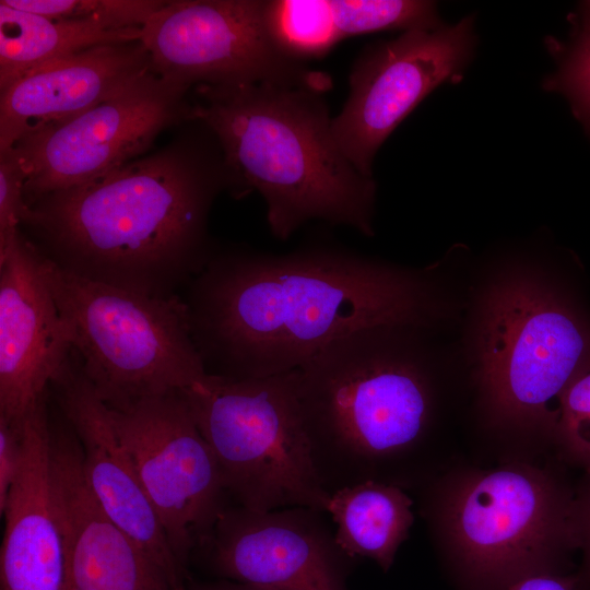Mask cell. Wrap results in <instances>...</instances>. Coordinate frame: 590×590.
<instances>
[{
    "mask_svg": "<svg viewBox=\"0 0 590 590\" xmlns=\"http://www.w3.org/2000/svg\"><path fill=\"white\" fill-rule=\"evenodd\" d=\"M184 300L208 374L259 378L300 368L331 343L375 327H427L426 275L353 250L215 251Z\"/></svg>",
    "mask_w": 590,
    "mask_h": 590,
    "instance_id": "obj_1",
    "label": "cell"
},
{
    "mask_svg": "<svg viewBox=\"0 0 590 590\" xmlns=\"http://www.w3.org/2000/svg\"><path fill=\"white\" fill-rule=\"evenodd\" d=\"M235 179L214 133L189 120L163 148L26 206L39 252L79 276L153 297L175 291L216 251L208 222Z\"/></svg>",
    "mask_w": 590,
    "mask_h": 590,
    "instance_id": "obj_2",
    "label": "cell"
},
{
    "mask_svg": "<svg viewBox=\"0 0 590 590\" xmlns=\"http://www.w3.org/2000/svg\"><path fill=\"white\" fill-rule=\"evenodd\" d=\"M194 92L190 120L216 137L236 197L261 194L275 238L287 240L311 220L374 235L376 182L337 143L323 92L268 82Z\"/></svg>",
    "mask_w": 590,
    "mask_h": 590,
    "instance_id": "obj_3",
    "label": "cell"
},
{
    "mask_svg": "<svg viewBox=\"0 0 590 590\" xmlns=\"http://www.w3.org/2000/svg\"><path fill=\"white\" fill-rule=\"evenodd\" d=\"M409 327L353 332L295 370L312 460L330 494L378 481L379 469L414 449L428 429L432 385L403 339Z\"/></svg>",
    "mask_w": 590,
    "mask_h": 590,
    "instance_id": "obj_4",
    "label": "cell"
},
{
    "mask_svg": "<svg viewBox=\"0 0 590 590\" xmlns=\"http://www.w3.org/2000/svg\"><path fill=\"white\" fill-rule=\"evenodd\" d=\"M40 258L80 369L107 405L182 391L206 377L182 299L88 280Z\"/></svg>",
    "mask_w": 590,
    "mask_h": 590,
    "instance_id": "obj_5",
    "label": "cell"
},
{
    "mask_svg": "<svg viewBox=\"0 0 590 590\" xmlns=\"http://www.w3.org/2000/svg\"><path fill=\"white\" fill-rule=\"evenodd\" d=\"M181 393L238 506L326 512L331 494L312 460L295 370L259 378L208 374Z\"/></svg>",
    "mask_w": 590,
    "mask_h": 590,
    "instance_id": "obj_6",
    "label": "cell"
},
{
    "mask_svg": "<svg viewBox=\"0 0 590 590\" xmlns=\"http://www.w3.org/2000/svg\"><path fill=\"white\" fill-rule=\"evenodd\" d=\"M444 522L470 590H506L564 567L579 543L575 495L547 472L510 464L473 473L449 492Z\"/></svg>",
    "mask_w": 590,
    "mask_h": 590,
    "instance_id": "obj_7",
    "label": "cell"
},
{
    "mask_svg": "<svg viewBox=\"0 0 590 590\" xmlns=\"http://www.w3.org/2000/svg\"><path fill=\"white\" fill-rule=\"evenodd\" d=\"M479 376L492 415L554 430L551 406L590 359V328L562 297L526 276L494 285L476 334Z\"/></svg>",
    "mask_w": 590,
    "mask_h": 590,
    "instance_id": "obj_8",
    "label": "cell"
},
{
    "mask_svg": "<svg viewBox=\"0 0 590 590\" xmlns=\"http://www.w3.org/2000/svg\"><path fill=\"white\" fill-rule=\"evenodd\" d=\"M190 87L152 71L82 114L21 137L9 150L25 176V205L143 156L161 132L190 120Z\"/></svg>",
    "mask_w": 590,
    "mask_h": 590,
    "instance_id": "obj_9",
    "label": "cell"
},
{
    "mask_svg": "<svg viewBox=\"0 0 590 590\" xmlns=\"http://www.w3.org/2000/svg\"><path fill=\"white\" fill-rule=\"evenodd\" d=\"M140 40L157 74L189 86L268 82L326 92L332 83L275 47L263 0L166 1Z\"/></svg>",
    "mask_w": 590,
    "mask_h": 590,
    "instance_id": "obj_10",
    "label": "cell"
},
{
    "mask_svg": "<svg viewBox=\"0 0 590 590\" xmlns=\"http://www.w3.org/2000/svg\"><path fill=\"white\" fill-rule=\"evenodd\" d=\"M109 411L170 546L186 567L225 508L217 460L181 391Z\"/></svg>",
    "mask_w": 590,
    "mask_h": 590,
    "instance_id": "obj_11",
    "label": "cell"
},
{
    "mask_svg": "<svg viewBox=\"0 0 590 590\" xmlns=\"http://www.w3.org/2000/svg\"><path fill=\"white\" fill-rule=\"evenodd\" d=\"M476 45L474 19L402 32L366 47L350 73V94L332 132L342 152L365 176L399 123L436 87L458 83Z\"/></svg>",
    "mask_w": 590,
    "mask_h": 590,
    "instance_id": "obj_12",
    "label": "cell"
},
{
    "mask_svg": "<svg viewBox=\"0 0 590 590\" xmlns=\"http://www.w3.org/2000/svg\"><path fill=\"white\" fill-rule=\"evenodd\" d=\"M321 512L225 507L199 548L220 575L253 588L340 590L337 564L346 554Z\"/></svg>",
    "mask_w": 590,
    "mask_h": 590,
    "instance_id": "obj_13",
    "label": "cell"
},
{
    "mask_svg": "<svg viewBox=\"0 0 590 590\" xmlns=\"http://www.w3.org/2000/svg\"><path fill=\"white\" fill-rule=\"evenodd\" d=\"M72 350L40 252L20 229L0 259V417L20 422L46 396Z\"/></svg>",
    "mask_w": 590,
    "mask_h": 590,
    "instance_id": "obj_14",
    "label": "cell"
},
{
    "mask_svg": "<svg viewBox=\"0 0 590 590\" xmlns=\"http://www.w3.org/2000/svg\"><path fill=\"white\" fill-rule=\"evenodd\" d=\"M60 410L82 451L86 482L108 517L157 565L173 590H188L187 568L176 557L160 517L121 442L109 406L71 356L54 380Z\"/></svg>",
    "mask_w": 590,
    "mask_h": 590,
    "instance_id": "obj_15",
    "label": "cell"
},
{
    "mask_svg": "<svg viewBox=\"0 0 590 590\" xmlns=\"http://www.w3.org/2000/svg\"><path fill=\"white\" fill-rule=\"evenodd\" d=\"M50 480L68 590H173L157 565L97 502L68 422L67 428L51 425Z\"/></svg>",
    "mask_w": 590,
    "mask_h": 590,
    "instance_id": "obj_16",
    "label": "cell"
},
{
    "mask_svg": "<svg viewBox=\"0 0 590 590\" xmlns=\"http://www.w3.org/2000/svg\"><path fill=\"white\" fill-rule=\"evenodd\" d=\"M155 71L141 40L99 45L20 76L0 91V151L67 121Z\"/></svg>",
    "mask_w": 590,
    "mask_h": 590,
    "instance_id": "obj_17",
    "label": "cell"
},
{
    "mask_svg": "<svg viewBox=\"0 0 590 590\" xmlns=\"http://www.w3.org/2000/svg\"><path fill=\"white\" fill-rule=\"evenodd\" d=\"M21 463L4 512L1 590H68L67 558L50 480L46 398L20 421Z\"/></svg>",
    "mask_w": 590,
    "mask_h": 590,
    "instance_id": "obj_18",
    "label": "cell"
},
{
    "mask_svg": "<svg viewBox=\"0 0 590 590\" xmlns=\"http://www.w3.org/2000/svg\"><path fill=\"white\" fill-rule=\"evenodd\" d=\"M142 28L52 20L0 1V91L27 72L88 48L140 40Z\"/></svg>",
    "mask_w": 590,
    "mask_h": 590,
    "instance_id": "obj_19",
    "label": "cell"
},
{
    "mask_svg": "<svg viewBox=\"0 0 590 590\" xmlns=\"http://www.w3.org/2000/svg\"><path fill=\"white\" fill-rule=\"evenodd\" d=\"M412 499L396 484L365 481L334 491L326 512L349 556L368 557L388 570L413 523Z\"/></svg>",
    "mask_w": 590,
    "mask_h": 590,
    "instance_id": "obj_20",
    "label": "cell"
},
{
    "mask_svg": "<svg viewBox=\"0 0 590 590\" xmlns=\"http://www.w3.org/2000/svg\"><path fill=\"white\" fill-rule=\"evenodd\" d=\"M263 21L275 47L302 64L324 57L342 40L329 0H263Z\"/></svg>",
    "mask_w": 590,
    "mask_h": 590,
    "instance_id": "obj_21",
    "label": "cell"
},
{
    "mask_svg": "<svg viewBox=\"0 0 590 590\" xmlns=\"http://www.w3.org/2000/svg\"><path fill=\"white\" fill-rule=\"evenodd\" d=\"M567 19V37L545 40L556 67L544 79L543 88L566 99L590 138V1L580 2Z\"/></svg>",
    "mask_w": 590,
    "mask_h": 590,
    "instance_id": "obj_22",
    "label": "cell"
},
{
    "mask_svg": "<svg viewBox=\"0 0 590 590\" xmlns=\"http://www.w3.org/2000/svg\"><path fill=\"white\" fill-rule=\"evenodd\" d=\"M342 39L382 31L434 27L442 22L437 4L426 0H329Z\"/></svg>",
    "mask_w": 590,
    "mask_h": 590,
    "instance_id": "obj_23",
    "label": "cell"
},
{
    "mask_svg": "<svg viewBox=\"0 0 590 590\" xmlns=\"http://www.w3.org/2000/svg\"><path fill=\"white\" fill-rule=\"evenodd\" d=\"M7 5L63 21H97L115 28H142L164 7L161 0H2Z\"/></svg>",
    "mask_w": 590,
    "mask_h": 590,
    "instance_id": "obj_24",
    "label": "cell"
},
{
    "mask_svg": "<svg viewBox=\"0 0 590 590\" xmlns=\"http://www.w3.org/2000/svg\"><path fill=\"white\" fill-rule=\"evenodd\" d=\"M553 433L564 456L590 472V359L562 392Z\"/></svg>",
    "mask_w": 590,
    "mask_h": 590,
    "instance_id": "obj_25",
    "label": "cell"
},
{
    "mask_svg": "<svg viewBox=\"0 0 590 590\" xmlns=\"http://www.w3.org/2000/svg\"><path fill=\"white\" fill-rule=\"evenodd\" d=\"M25 176L10 150L0 151V259H3L20 233L26 205Z\"/></svg>",
    "mask_w": 590,
    "mask_h": 590,
    "instance_id": "obj_26",
    "label": "cell"
},
{
    "mask_svg": "<svg viewBox=\"0 0 590 590\" xmlns=\"http://www.w3.org/2000/svg\"><path fill=\"white\" fill-rule=\"evenodd\" d=\"M21 463V434L19 422L0 417V514L4 515L11 488Z\"/></svg>",
    "mask_w": 590,
    "mask_h": 590,
    "instance_id": "obj_27",
    "label": "cell"
},
{
    "mask_svg": "<svg viewBox=\"0 0 590 590\" xmlns=\"http://www.w3.org/2000/svg\"><path fill=\"white\" fill-rule=\"evenodd\" d=\"M575 520L581 563L575 573L576 590H590V472L577 494H575Z\"/></svg>",
    "mask_w": 590,
    "mask_h": 590,
    "instance_id": "obj_28",
    "label": "cell"
},
{
    "mask_svg": "<svg viewBox=\"0 0 590 590\" xmlns=\"http://www.w3.org/2000/svg\"><path fill=\"white\" fill-rule=\"evenodd\" d=\"M576 575L569 574H535L523 577L506 590H576Z\"/></svg>",
    "mask_w": 590,
    "mask_h": 590,
    "instance_id": "obj_29",
    "label": "cell"
},
{
    "mask_svg": "<svg viewBox=\"0 0 590 590\" xmlns=\"http://www.w3.org/2000/svg\"><path fill=\"white\" fill-rule=\"evenodd\" d=\"M188 590H261L240 582L223 581L219 583L198 585L189 579Z\"/></svg>",
    "mask_w": 590,
    "mask_h": 590,
    "instance_id": "obj_30",
    "label": "cell"
}]
</instances>
